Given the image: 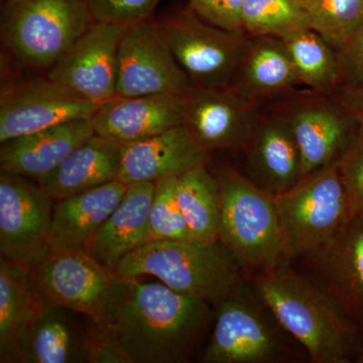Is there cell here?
Here are the masks:
<instances>
[{"instance_id":"4316f807","label":"cell","mask_w":363,"mask_h":363,"mask_svg":"<svg viewBox=\"0 0 363 363\" xmlns=\"http://www.w3.org/2000/svg\"><path fill=\"white\" fill-rule=\"evenodd\" d=\"M200 164L178 177L177 195L193 240H220L222 198L216 176Z\"/></svg>"},{"instance_id":"e0dca14e","label":"cell","mask_w":363,"mask_h":363,"mask_svg":"<svg viewBox=\"0 0 363 363\" xmlns=\"http://www.w3.org/2000/svg\"><path fill=\"white\" fill-rule=\"evenodd\" d=\"M245 150L248 180L274 196L301 183V156L285 114L259 116Z\"/></svg>"},{"instance_id":"6da1fadb","label":"cell","mask_w":363,"mask_h":363,"mask_svg":"<svg viewBox=\"0 0 363 363\" xmlns=\"http://www.w3.org/2000/svg\"><path fill=\"white\" fill-rule=\"evenodd\" d=\"M213 318V306L160 281L116 277L93 321L126 363H185Z\"/></svg>"},{"instance_id":"e575fe53","label":"cell","mask_w":363,"mask_h":363,"mask_svg":"<svg viewBox=\"0 0 363 363\" xmlns=\"http://www.w3.org/2000/svg\"><path fill=\"white\" fill-rule=\"evenodd\" d=\"M341 69V86L363 85V26L338 52Z\"/></svg>"},{"instance_id":"7402d4cb","label":"cell","mask_w":363,"mask_h":363,"mask_svg":"<svg viewBox=\"0 0 363 363\" xmlns=\"http://www.w3.org/2000/svg\"><path fill=\"white\" fill-rule=\"evenodd\" d=\"M156 183L128 185L118 206L94 236L88 253L101 266L113 272L121 260L150 242V213Z\"/></svg>"},{"instance_id":"30bf717a","label":"cell","mask_w":363,"mask_h":363,"mask_svg":"<svg viewBox=\"0 0 363 363\" xmlns=\"http://www.w3.org/2000/svg\"><path fill=\"white\" fill-rule=\"evenodd\" d=\"M190 81L169 49L160 21L150 18L128 23L117 60V97L184 95Z\"/></svg>"},{"instance_id":"484cf974","label":"cell","mask_w":363,"mask_h":363,"mask_svg":"<svg viewBox=\"0 0 363 363\" xmlns=\"http://www.w3.org/2000/svg\"><path fill=\"white\" fill-rule=\"evenodd\" d=\"M45 303L30 269L0 257V362H14L23 333Z\"/></svg>"},{"instance_id":"f1b7e54d","label":"cell","mask_w":363,"mask_h":363,"mask_svg":"<svg viewBox=\"0 0 363 363\" xmlns=\"http://www.w3.org/2000/svg\"><path fill=\"white\" fill-rule=\"evenodd\" d=\"M309 26L339 52L363 26V0H301Z\"/></svg>"},{"instance_id":"ac0fdd59","label":"cell","mask_w":363,"mask_h":363,"mask_svg":"<svg viewBox=\"0 0 363 363\" xmlns=\"http://www.w3.org/2000/svg\"><path fill=\"white\" fill-rule=\"evenodd\" d=\"M96 135L121 145L138 142L184 124V95L114 97L91 118Z\"/></svg>"},{"instance_id":"d6a6232c","label":"cell","mask_w":363,"mask_h":363,"mask_svg":"<svg viewBox=\"0 0 363 363\" xmlns=\"http://www.w3.org/2000/svg\"><path fill=\"white\" fill-rule=\"evenodd\" d=\"M95 21L130 23L150 18L161 0H85Z\"/></svg>"},{"instance_id":"8992f818","label":"cell","mask_w":363,"mask_h":363,"mask_svg":"<svg viewBox=\"0 0 363 363\" xmlns=\"http://www.w3.org/2000/svg\"><path fill=\"white\" fill-rule=\"evenodd\" d=\"M94 21L85 0H4L1 43L16 63L47 73Z\"/></svg>"},{"instance_id":"f546056e","label":"cell","mask_w":363,"mask_h":363,"mask_svg":"<svg viewBox=\"0 0 363 363\" xmlns=\"http://www.w3.org/2000/svg\"><path fill=\"white\" fill-rule=\"evenodd\" d=\"M241 23L248 37L281 38L298 28H310L301 0H245Z\"/></svg>"},{"instance_id":"836d02e7","label":"cell","mask_w":363,"mask_h":363,"mask_svg":"<svg viewBox=\"0 0 363 363\" xmlns=\"http://www.w3.org/2000/svg\"><path fill=\"white\" fill-rule=\"evenodd\" d=\"M245 1V0H188V7L196 16L208 23L228 32L245 33L241 23Z\"/></svg>"},{"instance_id":"5b68a950","label":"cell","mask_w":363,"mask_h":363,"mask_svg":"<svg viewBox=\"0 0 363 363\" xmlns=\"http://www.w3.org/2000/svg\"><path fill=\"white\" fill-rule=\"evenodd\" d=\"M222 198L220 240L248 278L289 264L291 257L274 196L233 169L217 174Z\"/></svg>"},{"instance_id":"d590c367","label":"cell","mask_w":363,"mask_h":363,"mask_svg":"<svg viewBox=\"0 0 363 363\" xmlns=\"http://www.w3.org/2000/svg\"><path fill=\"white\" fill-rule=\"evenodd\" d=\"M335 94V101L359 128H363V85H342Z\"/></svg>"},{"instance_id":"d6986e66","label":"cell","mask_w":363,"mask_h":363,"mask_svg":"<svg viewBox=\"0 0 363 363\" xmlns=\"http://www.w3.org/2000/svg\"><path fill=\"white\" fill-rule=\"evenodd\" d=\"M209 152L202 149L186 126L179 125L138 142L123 145L118 180L130 184L180 176L207 164Z\"/></svg>"},{"instance_id":"52a82bcc","label":"cell","mask_w":363,"mask_h":363,"mask_svg":"<svg viewBox=\"0 0 363 363\" xmlns=\"http://www.w3.org/2000/svg\"><path fill=\"white\" fill-rule=\"evenodd\" d=\"M274 200L291 259H315L354 217L337 162Z\"/></svg>"},{"instance_id":"44dd1931","label":"cell","mask_w":363,"mask_h":363,"mask_svg":"<svg viewBox=\"0 0 363 363\" xmlns=\"http://www.w3.org/2000/svg\"><path fill=\"white\" fill-rule=\"evenodd\" d=\"M128 185L119 180L55 201L50 245L52 252L85 250L118 206Z\"/></svg>"},{"instance_id":"603a6c76","label":"cell","mask_w":363,"mask_h":363,"mask_svg":"<svg viewBox=\"0 0 363 363\" xmlns=\"http://www.w3.org/2000/svg\"><path fill=\"white\" fill-rule=\"evenodd\" d=\"M311 262L320 278L318 284L342 306L363 332V219L353 217Z\"/></svg>"},{"instance_id":"277c9868","label":"cell","mask_w":363,"mask_h":363,"mask_svg":"<svg viewBox=\"0 0 363 363\" xmlns=\"http://www.w3.org/2000/svg\"><path fill=\"white\" fill-rule=\"evenodd\" d=\"M309 359L284 329L250 279L214 306L204 363H290Z\"/></svg>"},{"instance_id":"d4e9b609","label":"cell","mask_w":363,"mask_h":363,"mask_svg":"<svg viewBox=\"0 0 363 363\" xmlns=\"http://www.w3.org/2000/svg\"><path fill=\"white\" fill-rule=\"evenodd\" d=\"M298 84L297 72L281 38H247L245 54L231 88L257 104Z\"/></svg>"},{"instance_id":"83f0119b","label":"cell","mask_w":363,"mask_h":363,"mask_svg":"<svg viewBox=\"0 0 363 363\" xmlns=\"http://www.w3.org/2000/svg\"><path fill=\"white\" fill-rule=\"evenodd\" d=\"M300 84L320 95L333 94L341 86L338 52L310 28H298L281 37Z\"/></svg>"},{"instance_id":"9a60e30c","label":"cell","mask_w":363,"mask_h":363,"mask_svg":"<svg viewBox=\"0 0 363 363\" xmlns=\"http://www.w3.org/2000/svg\"><path fill=\"white\" fill-rule=\"evenodd\" d=\"M301 156V182L333 166L359 126L335 100L317 94L285 114Z\"/></svg>"},{"instance_id":"ffe728a7","label":"cell","mask_w":363,"mask_h":363,"mask_svg":"<svg viewBox=\"0 0 363 363\" xmlns=\"http://www.w3.org/2000/svg\"><path fill=\"white\" fill-rule=\"evenodd\" d=\"M95 133L91 119H81L11 138L0 147V171L39 181Z\"/></svg>"},{"instance_id":"7a4b0ae2","label":"cell","mask_w":363,"mask_h":363,"mask_svg":"<svg viewBox=\"0 0 363 363\" xmlns=\"http://www.w3.org/2000/svg\"><path fill=\"white\" fill-rule=\"evenodd\" d=\"M248 279L312 362H357L363 344L362 328L319 284L289 264Z\"/></svg>"},{"instance_id":"4fadbf2b","label":"cell","mask_w":363,"mask_h":363,"mask_svg":"<svg viewBox=\"0 0 363 363\" xmlns=\"http://www.w3.org/2000/svg\"><path fill=\"white\" fill-rule=\"evenodd\" d=\"M257 106L231 87H192L184 94V125L209 154L245 149L259 118Z\"/></svg>"},{"instance_id":"5bb4252c","label":"cell","mask_w":363,"mask_h":363,"mask_svg":"<svg viewBox=\"0 0 363 363\" xmlns=\"http://www.w3.org/2000/svg\"><path fill=\"white\" fill-rule=\"evenodd\" d=\"M30 272L47 302L92 320L96 319L116 279L85 250L52 252Z\"/></svg>"},{"instance_id":"8d00e7d4","label":"cell","mask_w":363,"mask_h":363,"mask_svg":"<svg viewBox=\"0 0 363 363\" xmlns=\"http://www.w3.org/2000/svg\"><path fill=\"white\" fill-rule=\"evenodd\" d=\"M357 362L363 363V344H362V350H360L359 354H358Z\"/></svg>"},{"instance_id":"2e32d148","label":"cell","mask_w":363,"mask_h":363,"mask_svg":"<svg viewBox=\"0 0 363 363\" xmlns=\"http://www.w3.org/2000/svg\"><path fill=\"white\" fill-rule=\"evenodd\" d=\"M96 325L91 318L47 302L16 350L18 363H92Z\"/></svg>"},{"instance_id":"ba28073f","label":"cell","mask_w":363,"mask_h":363,"mask_svg":"<svg viewBox=\"0 0 363 363\" xmlns=\"http://www.w3.org/2000/svg\"><path fill=\"white\" fill-rule=\"evenodd\" d=\"M169 49L193 87H233L247 35L203 21L189 7L160 21Z\"/></svg>"},{"instance_id":"8fae6325","label":"cell","mask_w":363,"mask_h":363,"mask_svg":"<svg viewBox=\"0 0 363 363\" xmlns=\"http://www.w3.org/2000/svg\"><path fill=\"white\" fill-rule=\"evenodd\" d=\"M104 104L79 96L45 76L9 86L0 100V143L69 121L91 119Z\"/></svg>"},{"instance_id":"cb8c5ba5","label":"cell","mask_w":363,"mask_h":363,"mask_svg":"<svg viewBox=\"0 0 363 363\" xmlns=\"http://www.w3.org/2000/svg\"><path fill=\"white\" fill-rule=\"evenodd\" d=\"M123 152V145L95 133L37 183L54 201L92 190L118 180Z\"/></svg>"},{"instance_id":"4dcf8cb0","label":"cell","mask_w":363,"mask_h":363,"mask_svg":"<svg viewBox=\"0 0 363 363\" xmlns=\"http://www.w3.org/2000/svg\"><path fill=\"white\" fill-rule=\"evenodd\" d=\"M179 176L156 182L150 213V241L193 240L177 195Z\"/></svg>"},{"instance_id":"9c48e42d","label":"cell","mask_w":363,"mask_h":363,"mask_svg":"<svg viewBox=\"0 0 363 363\" xmlns=\"http://www.w3.org/2000/svg\"><path fill=\"white\" fill-rule=\"evenodd\" d=\"M54 200L25 177L0 175V257L33 269L52 253Z\"/></svg>"},{"instance_id":"3957f363","label":"cell","mask_w":363,"mask_h":363,"mask_svg":"<svg viewBox=\"0 0 363 363\" xmlns=\"http://www.w3.org/2000/svg\"><path fill=\"white\" fill-rule=\"evenodd\" d=\"M113 272L118 278L156 279L213 307L247 279L220 240L150 241L123 257Z\"/></svg>"},{"instance_id":"1f68e13d","label":"cell","mask_w":363,"mask_h":363,"mask_svg":"<svg viewBox=\"0 0 363 363\" xmlns=\"http://www.w3.org/2000/svg\"><path fill=\"white\" fill-rule=\"evenodd\" d=\"M337 168L353 214L363 219V128H358L342 156L339 157Z\"/></svg>"},{"instance_id":"7c38bea8","label":"cell","mask_w":363,"mask_h":363,"mask_svg":"<svg viewBox=\"0 0 363 363\" xmlns=\"http://www.w3.org/2000/svg\"><path fill=\"white\" fill-rule=\"evenodd\" d=\"M126 26L95 21L45 77L92 101L106 102L116 97L119 44Z\"/></svg>"}]
</instances>
